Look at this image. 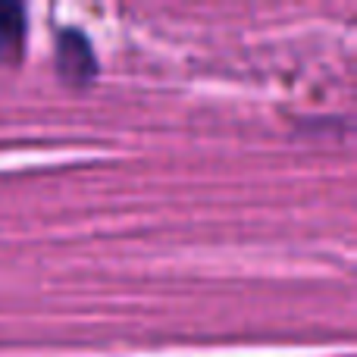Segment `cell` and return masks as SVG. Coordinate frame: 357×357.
Returning <instances> with one entry per match:
<instances>
[{"label": "cell", "instance_id": "2", "mask_svg": "<svg viewBox=\"0 0 357 357\" xmlns=\"http://www.w3.org/2000/svg\"><path fill=\"white\" fill-rule=\"evenodd\" d=\"M25 38V10L19 3H0V63L19 56Z\"/></svg>", "mask_w": 357, "mask_h": 357}, {"label": "cell", "instance_id": "1", "mask_svg": "<svg viewBox=\"0 0 357 357\" xmlns=\"http://www.w3.org/2000/svg\"><path fill=\"white\" fill-rule=\"evenodd\" d=\"M94 69H98V63H94V50L85 31H79V29L56 31V75L66 85L82 88L91 82Z\"/></svg>", "mask_w": 357, "mask_h": 357}]
</instances>
